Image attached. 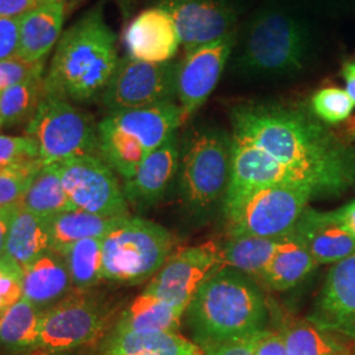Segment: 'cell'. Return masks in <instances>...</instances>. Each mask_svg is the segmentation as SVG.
I'll return each instance as SVG.
<instances>
[{"label": "cell", "instance_id": "cell-1", "mask_svg": "<svg viewBox=\"0 0 355 355\" xmlns=\"http://www.w3.org/2000/svg\"><path fill=\"white\" fill-rule=\"evenodd\" d=\"M232 137L263 150L309 178L321 195H337L355 180V139L341 136L311 108L243 103L230 114Z\"/></svg>", "mask_w": 355, "mask_h": 355}, {"label": "cell", "instance_id": "cell-2", "mask_svg": "<svg viewBox=\"0 0 355 355\" xmlns=\"http://www.w3.org/2000/svg\"><path fill=\"white\" fill-rule=\"evenodd\" d=\"M119 61L116 35L102 8H92L60 38L44 76V94L74 102L102 98Z\"/></svg>", "mask_w": 355, "mask_h": 355}, {"label": "cell", "instance_id": "cell-3", "mask_svg": "<svg viewBox=\"0 0 355 355\" xmlns=\"http://www.w3.org/2000/svg\"><path fill=\"white\" fill-rule=\"evenodd\" d=\"M195 343L200 347L245 343L266 329L263 293L242 272L224 267L207 280L186 311Z\"/></svg>", "mask_w": 355, "mask_h": 355}, {"label": "cell", "instance_id": "cell-4", "mask_svg": "<svg viewBox=\"0 0 355 355\" xmlns=\"http://www.w3.org/2000/svg\"><path fill=\"white\" fill-rule=\"evenodd\" d=\"M309 32L295 13L271 7L255 13L234 58L242 76H291L304 69Z\"/></svg>", "mask_w": 355, "mask_h": 355}, {"label": "cell", "instance_id": "cell-5", "mask_svg": "<svg viewBox=\"0 0 355 355\" xmlns=\"http://www.w3.org/2000/svg\"><path fill=\"white\" fill-rule=\"evenodd\" d=\"M175 239L167 229L141 217H121L103 239V278L141 283L171 257Z\"/></svg>", "mask_w": 355, "mask_h": 355}, {"label": "cell", "instance_id": "cell-6", "mask_svg": "<svg viewBox=\"0 0 355 355\" xmlns=\"http://www.w3.org/2000/svg\"><path fill=\"white\" fill-rule=\"evenodd\" d=\"M26 133L36 141L45 165L82 155L99 157L98 125L89 114L55 95L44 94Z\"/></svg>", "mask_w": 355, "mask_h": 355}, {"label": "cell", "instance_id": "cell-7", "mask_svg": "<svg viewBox=\"0 0 355 355\" xmlns=\"http://www.w3.org/2000/svg\"><path fill=\"white\" fill-rule=\"evenodd\" d=\"M318 196L305 184H275L245 193L225 207L230 237H280L291 232L308 202Z\"/></svg>", "mask_w": 355, "mask_h": 355}, {"label": "cell", "instance_id": "cell-8", "mask_svg": "<svg viewBox=\"0 0 355 355\" xmlns=\"http://www.w3.org/2000/svg\"><path fill=\"white\" fill-rule=\"evenodd\" d=\"M232 136L216 128L195 130L184 144L180 167V191L192 208L203 209L218 200L228 187Z\"/></svg>", "mask_w": 355, "mask_h": 355}, {"label": "cell", "instance_id": "cell-9", "mask_svg": "<svg viewBox=\"0 0 355 355\" xmlns=\"http://www.w3.org/2000/svg\"><path fill=\"white\" fill-rule=\"evenodd\" d=\"M110 322V311L87 291H76L44 309L38 349L61 353L95 343Z\"/></svg>", "mask_w": 355, "mask_h": 355}, {"label": "cell", "instance_id": "cell-10", "mask_svg": "<svg viewBox=\"0 0 355 355\" xmlns=\"http://www.w3.org/2000/svg\"><path fill=\"white\" fill-rule=\"evenodd\" d=\"M177 62H142L121 58L103 92L102 102L110 114L175 102Z\"/></svg>", "mask_w": 355, "mask_h": 355}, {"label": "cell", "instance_id": "cell-11", "mask_svg": "<svg viewBox=\"0 0 355 355\" xmlns=\"http://www.w3.org/2000/svg\"><path fill=\"white\" fill-rule=\"evenodd\" d=\"M57 165L64 191L76 208L104 217L129 216L114 170L101 157L82 155Z\"/></svg>", "mask_w": 355, "mask_h": 355}, {"label": "cell", "instance_id": "cell-12", "mask_svg": "<svg viewBox=\"0 0 355 355\" xmlns=\"http://www.w3.org/2000/svg\"><path fill=\"white\" fill-rule=\"evenodd\" d=\"M224 267L223 250L214 242L187 248L167 259L145 291L187 311L195 293Z\"/></svg>", "mask_w": 355, "mask_h": 355}, {"label": "cell", "instance_id": "cell-13", "mask_svg": "<svg viewBox=\"0 0 355 355\" xmlns=\"http://www.w3.org/2000/svg\"><path fill=\"white\" fill-rule=\"evenodd\" d=\"M236 45V33L186 51L177 67V99L187 120L216 89Z\"/></svg>", "mask_w": 355, "mask_h": 355}, {"label": "cell", "instance_id": "cell-14", "mask_svg": "<svg viewBox=\"0 0 355 355\" xmlns=\"http://www.w3.org/2000/svg\"><path fill=\"white\" fill-rule=\"evenodd\" d=\"M275 184H305L321 195L316 184L303 174L278 162L253 145L232 137V162L224 208L250 191Z\"/></svg>", "mask_w": 355, "mask_h": 355}, {"label": "cell", "instance_id": "cell-15", "mask_svg": "<svg viewBox=\"0 0 355 355\" xmlns=\"http://www.w3.org/2000/svg\"><path fill=\"white\" fill-rule=\"evenodd\" d=\"M158 7L174 19L186 51L236 33L237 11L228 0H159Z\"/></svg>", "mask_w": 355, "mask_h": 355}, {"label": "cell", "instance_id": "cell-16", "mask_svg": "<svg viewBox=\"0 0 355 355\" xmlns=\"http://www.w3.org/2000/svg\"><path fill=\"white\" fill-rule=\"evenodd\" d=\"M306 320L334 336L355 340V254L333 263Z\"/></svg>", "mask_w": 355, "mask_h": 355}, {"label": "cell", "instance_id": "cell-17", "mask_svg": "<svg viewBox=\"0 0 355 355\" xmlns=\"http://www.w3.org/2000/svg\"><path fill=\"white\" fill-rule=\"evenodd\" d=\"M124 41L130 58L150 64L173 61L182 45L174 19L158 6L142 11L129 23Z\"/></svg>", "mask_w": 355, "mask_h": 355}, {"label": "cell", "instance_id": "cell-18", "mask_svg": "<svg viewBox=\"0 0 355 355\" xmlns=\"http://www.w3.org/2000/svg\"><path fill=\"white\" fill-rule=\"evenodd\" d=\"M292 233L318 265L336 263L355 254V239L343 228L334 211L321 212L306 207L292 228Z\"/></svg>", "mask_w": 355, "mask_h": 355}, {"label": "cell", "instance_id": "cell-19", "mask_svg": "<svg viewBox=\"0 0 355 355\" xmlns=\"http://www.w3.org/2000/svg\"><path fill=\"white\" fill-rule=\"evenodd\" d=\"M180 150L175 133L159 148L149 153L135 177L125 180L123 192L127 202L142 207L158 202L177 174Z\"/></svg>", "mask_w": 355, "mask_h": 355}, {"label": "cell", "instance_id": "cell-20", "mask_svg": "<svg viewBox=\"0 0 355 355\" xmlns=\"http://www.w3.org/2000/svg\"><path fill=\"white\" fill-rule=\"evenodd\" d=\"M108 117L114 125L140 141L148 153L165 144L186 121L180 105L175 102L114 112Z\"/></svg>", "mask_w": 355, "mask_h": 355}, {"label": "cell", "instance_id": "cell-21", "mask_svg": "<svg viewBox=\"0 0 355 355\" xmlns=\"http://www.w3.org/2000/svg\"><path fill=\"white\" fill-rule=\"evenodd\" d=\"M66 4L44 1L20 20L17 55L29 62H42L62 36Z\"/></svg>", "mask_w": 355, "mask_h": 355}, {"label": "cell", "instance_id": "cell-22", "mask_svg": "<svg viewBox=\"0 0 355 355\" xmlns=\"http://www.w3.org/2000/svg\"><path fill=\"white\" fill-rule=\"evenodd\" d=\"M74 288L64 255L54 250L23 268V297L44 309L57 304Z\"/></svg>", "mask_w": 355, "mask_h": 355}, {"label": "cell", "instance_id": "cell-23", "mask_svg": "<svg viewBox=\"0 0 355 355\" xmlns=\"http://www.w3.org/2000/svg\"><path fill=\"white\" fill-rule=\"evenodd\" d=\"M102 355H204L203 350L183 336L171 331L112 330L103 345Z\"/></svg>", "mask_w": 355, "mask_h": 355}, {"label": "cell", "instance_id": "cell-24", "mask_svg": "<svg viewBox=\"0 0 355 355\" xmlns=\"http://www.w3.org/2000/svg\"><path fill=\"white\" fill-rule=\"evenodd\" d=\"M318 266V262L291 230L283 236L261 279L271 290L287 291L297 286Z\"/></svg>", "mask_w": 355, "mask_h": 355}, {"label": "cell", "instance_id": "cell-25", "mask_svg": "<svg viewBox=\"0 0 355 355\" xmlns=\"http://www.w3.org/2000/svg\"><path fill=\"white\" fill-rule=\"evenodd\" d=\"M49 250L51 236L46 218L19 205L10 227L4 255L24 268Z\"/></svg>", "mask_w": 355, "mask_h": 355}, {"label": "cell", "instance_id": "cell-26", "mask_svg": "<svg viewBox=\"0 0 355 355\" xmlns=\"http://www.w3.org/2000/svg\"><path fill=\"white\" fill-rule=\"evenodd\" d=\"M184 309L144 291L136 297L117 320V331H171L177 333Z\"/></svg>", "mask_w": 355, "mask_h": 355}, {"label": "cell", "instance_id": "cell-27", "mask_svg": "<svg viewBox=\"0 0 355 355\" xmlns=\"http://www.w3.org/2000/svg\"><path fill=\"white\" fill-rule=\"evenodd\" d=\"M121 217H104L83 209H70L46 220L51 250L62 253L85 239H104Z\"/></svg>", "mask_w": 355, "mask_h": 355}, {"label": "cell", "instance_id": "cell-28", "mask_svg": "<svg viewBox=\"0 0 355 355\" xmlns=\"http://www.w3.org/2000/svg\"><path fill=\"white\" fill-rule=\"evenodd\" d=\"M99 157L125 180L135 177L149 153L140 141L114 125L107 116L98 124Z\"/></svg>", "mask_w": 355, "mask_h": 355}, {"label": "cell", "instance_id": "cell-29", "mask_svg": "<svg viewBox=\"0 0 355 355\" xmlns=\"http://www.w3.org/2000/svg\"><path fill=\"white\" fill-rule=\"evenodd\" d=\"M19 205L46 220L76 208L64 191L57 164H46L40 168Z\"/></svg>", "mask_w": 355, "mask_h": 355}, {"label": "cell", "instance_id": "cell-30", "mask_svg": "<svg viewBox=\"0 0 355 355\" xmlns=\"http://www.w3.org/2000/svg\"><path fill=\"white\" fill-rule=\"evenodd\" d=\"M283 236H237L230 237L227 245L221 248L225 266L237 270L246 275L261 278L271 258L277 252Z\"/></svg>", "mask_w": 355, "mask_h": 355}, {"label": "cell", "instance_id": "cell-31", "mask_svg": "<svg viewBox=\"0 0 355 355\" xmlns=\"http://www.w3.org/2000/svg\"><path fill=\"white\" fill-rule=\"evenodd\" d=\"M278 333L288 355L349 354L334 334L320 329L308 320H284Z\"/></svg>", "mask_w": 355, "mask_h": 355}, {"label": "cell", "instance_id": "cell-32", "mask_svg": "<svg viewBox=\"0 0 355 355\" xmlns=\"http://www.w3.org/2000/svg\"><path fill=\"white\" fill-rule=\"evenodd\" d=\"M44 309L21 297L0 316V343L15 349H38V329Z\"/></svg>", "mask_w": 355, "mask_h": 355}, {"label": "cell", "instance_id": "cell-33", "mask_svg": "<svg viewBox=\"0 0 355 355\" xmlns=\"http://www.w3.org/2000/svg\"><path fill=\"white\" fill-rule=\"evenodd\" d=\"M76 291H87L103 279V239H85L62 252Z\"/></svg>", "mask_w": 355, "mask_h": 355}, {"label": "cell", "instance_id": "cell-34", "mask_svg": "<svg viewBox=\"0 0 355 355\" xmlns=\"http://www.w3.org/2000/svg\"><path fill=\"white\" fill-rule=\"evenodd\" d=\"M44 96V76L28 79L0 94V120L13 127L29 123Z\"/></svg>", "mask_w": 355, "mask_h": 355}, {"label": "cell", "instance_id": "cell-35", "mask_svg": "<svg viewBox=\"0 0 355 355\" xmlns=\"http://www.w3.org/2000/svg\"><path fill=\"white\" fill-rule=\"evenodd\" d=\"M354 103L346 89L327 87L318 89L311 99V110L321 121L336 125L346 121L354 110Z\"/></svg>", "mask_w": 355, "mask_h": 355}, {"label": "cell", "instance_id": "cell-36", "mask_svg": "<svg viewBox=\"0 0 355 355\" xmlns=\"http://www.w3.org/2000/svg\"><path fill=\"white\" fill-rule=\"evenodd\" d=\"M44 164L36 141L31 137L0 135V168Z\"/></svg>", "mask_w": 355, "mask_h": 355}, {"label": "cell", "instance_id": "cell-37", "mask_svg": "<svg viewBox=\"0 0 355 355\" xmlns=\"http://www.w3.org/2000/svg\"><path fill=\"white\" fill-rule=\"evenodd\" d=\"M44 165L0 168V207L20 203L33 178Z\"/></svg>", "mask_w": 355, "mask_h": 355}, {"label": "cell", "instance_id": "cell-38", "mask_svg": "<svg viewBox=\"0 0 355 355\" xmlns=\"http://www.w3.org/2000/svg\"><path fill=\"white\" fill-rule=\"evenodd\" d=\"M23 297V268L7 255L0 257V316Z\"/></svg>", "mask_w": 355, "mask_h": 355}, {"label": "cell", "instance_id": "cell-39", "mask_svg": "<svg viewBox=\"0 0 355 355\" xmlns=\"http://www.w3.org/2000/svg\"><path fill=\"white\" fill-rule=\"evenodd\" d=\"M44 61L29 62L19 55L0 61V94L28 79L44 76Z\"/></svg>", "mask_w": 355, "mask_h": 355}, {"label": "cell", "instance_id": "cell-40", "mask_svg": "<svg viewBox=\"0 0 355 355\" xmlns=\"http://www.w3.org/2000/svg\"><path fill=\"white\" fill-rule=\"evenodd\" d=\"M245 343L253 355H288L286 345L278 331L259 330Z\"/></svg>", "mask_w": 355, "mask_h": 355}, {"label": "cell", "instance_id": "cell-41", "mask_svg": "<svg viewBox=\"0 0 355 355\" xmlns=\"http://www.w3.org/2000/svg\"><path fill=\"white\" fill-rule=\"evenodd\" d=\"M20 20L0 17V61L17 55L20 38Z\"/></svg>", "mask_w": 355, "mask_h": 355}, {"label": "cell", "instance_id": "cell-42", "mask_svg": "<svg viewBox=\"0 0 355 355\" xmlns=\"http://www.w3.org/2000/svg\"><path fill=\"white\" fill-rule=\"evenodd\" d=\"M42 0H0V17L21 19L33 11Z\"/></svg>", "mask_w": 355, "mask_h": 355}, {"label": "cell", "instance_id": "cell-43", "mask_svg": "<svg viewBox=\"0 0 355 355\" xmlns=\"http://www.w3.org/2000/svg\"><path fill=\"white\" fill-rule=\"evenodd\" d=\"M17 207H19V204L0 207V257L4 255V252H6L8 232H10V227H11L13 216H15Z\"/></svg>", "mask_w": 355, "mask_h": 355}, {"label": "cell", "instance_id": "cell-44", "mask_svg": "<svg viewBox=\"0 0 355 355\" xmlns=\"http://www.w3.org/2000/svg\"><path fill=\"white\" fill-rule=\"evenodd\" d=\"M202 350L204 355H253L245 343H223Z\"/></svg>", "mask_w": 355, "mask_h": 355}, {"label": "cell", "instance_id": "cell-45", "mask_svg": "<svg viewBox=\"0 0 355 355\" xmlns=\"http://www.w3.org/2000/svg\"><path fill=\"white\" fill-rule=\"evenodd\" d=\"M334 214L338 221L343 224V228L355 239V200L343 205L340 209H336Z\"/></svg>", "mask_w": 355, "mask_h": 355}, {"label": "cell", "instance_id": "cell-46", "mask_svg": "<svg viewBox=\"0 0 355 355\" xmlns=\"http://www.w3.org/2000/svg\"><path fill=\"white\" fill-rule=\"evenodd\" d=\"M343 76L346 86L345 89L355 105V62H346L343 64Z\"/></svg>", "mask_w": 355, "mask_h": 355}, {"label": "cell", "instance_id": "cell-47", "mask_svg": "<svg viewBox=\"0 0 355 355\" xmlns=\"http://www.w3.org/2000/svg\"><path fill=\"white\" fill-rule=\"evenodd\" d=\"M26 355H58L57 353H54V352H49V350H44V349H41V350H33V352H31V353H28Z\"/></svg>", "mask_w": 355, "mask_h": 355}, {"label": "cell", "instance_id": "cell-48", "mask_svg": "<svg viewBox=\"0 0 355 355\" xmlns=\"http://www.w3.org/2000/svg\"><path fill=\"white\" fill-rule=\"evenodd\" d=\"M42 1H54V0H42ZM61 1H64V0H61Z\"/></svg>", "mask_w": 355, "mask_h": 355}, {"label": "cell", "instance_id": "cell-49", "mask_svg": "<svg viewBox=\"0 0 355 355\" xmlns=\"http://www.w3.org/2000/svg\"><path fill=\"white\" fill-rule=\"evenodd\" d=\"M1 127H3V124H1V120H0V129H1Z\"/></svg>", "mask_w": 355, "mask_h": 355}, {"label": "cell", "instance_id": "cell-50", "mask_svg": "<svg viewBox=\"0 0 355 355\" xmlns=\"http://www.w3.org/2000/svg\"><path fill=\"white\" fill-rule=\"evenodd\" d=\"M345 355H349V354H345Z\"/></svg>", "mask_w": 355, "mask_h": 355}]
</instances>
